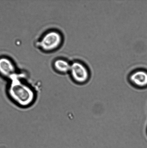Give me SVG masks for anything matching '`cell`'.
Here are the masks:
<instances>
[{
    "label": "cell",
    "instance_id": "2",
    "mask_svg": "<svg viewBox=\"0 0 147 148\" xmlns=\"http://www.w3.org/2000/svg\"><path fill=\"white\" fill-rule=\"evenodd\" d=\"M70 72L73 80L76 83H85L89 78L88 69L83 64L79 62H74L71 64Z\"/></svg>",
    "mask_w": 147,
    "mask_h": 148
},
{
    "label": "cell",
    "instance_id": "6",
    "mask_svg": "<svg viewBox=\"0 0 147 148\" xmlns=\"http://www.w3.org/2000/svg\"><path fill=\"white\" fill-rule=\"evenodd\" d=\"M71 64L67 61L63 59H58L54 63V66L56 70L61 73H67L70 72Z\"/></svg>",
    "mask_w": 147,
    "mask_h": 148
},
{
    "label": "cell",
    "instance_id": "5",
    "mask_svg": "<svg viewBox=\"0 0 147 148\" xmlns=\"http://www.w3.org/2000/svg\"><path fill=\"white\" fill-rule=\"evenodd\" d=\"M129 81L135 86L139 88L147 86V72L139 70L133 72L129 76Z\"/></svg>",
    "mask_w": 147,
    "mask_h": 148
},
{
    "label": "cell",
    "instance_id": "1",
    "mask_svg": "<svg viewBox=\"0 0 147 148\" xmlns=\"http://www.w3.org/2000/svg\"><path fill=\"white\" fill-rule=\"evenodd\" d=\"M6 92L9 99L19 108L26 109L32 106L37 101L38 92L35 87L20 78L10 79Z\"/></svg>",
    "mask_w": 147,
    "mask_h": 148
},
{
    "label": "cell",
    "instance_id": "3",
    "mask_svg": "<svg viewBox=\"0 0 147 148\" xmlns=\"http://www.w3.org/2000/svg\"><path fill=\"white\" fill-rule=\"evenodd\" d=\"M62 37L60 33L56 31H51L44 36L40 42V46L43 50L51 51L55 50L61 44Z\"/></svg>",
    "mask_w": 147,
    "mask_h": 148
},
{
    "label": "cell",
    "instance_id": "4",
    "mask_svg": "<svg viewBox=\"0 0 147 148\" xmlns=\"http://www.w3.org/2000/svg\"><path fill=\"white\" fill-rule=\"evenodd\" d=\"M16 72L15 66L8 58H0V75L10 79L14 76Z\"/></svg>",
    "mask_w": 147,
    "mask_h": 148
}]
</instances>
